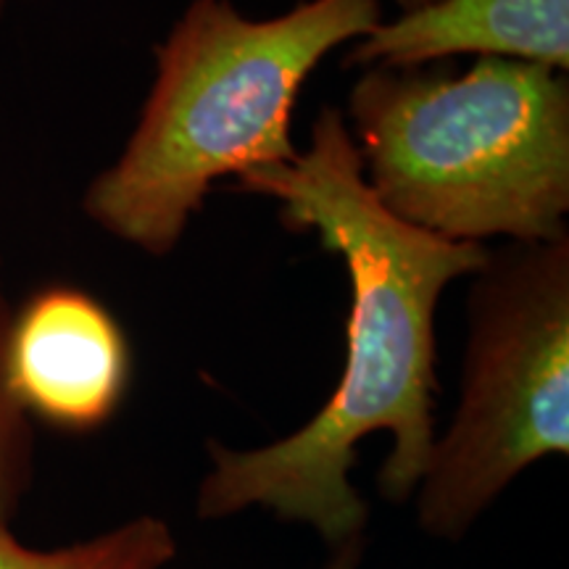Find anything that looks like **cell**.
Returning a JSON list of instances; mask_svg holds the SVG:
<instances>
[{
    "instance_id": "cell-1",
    "label": "cell",
    "mask_w": 569,
    "mask_h": 569,
    "mask_svg": "<svg viewBox=\"0 0 569 569\" xmlns=\"http://www.w3.org/2000/svg\"><path fill=\"white\" fill-rule=\"evenodd\" d=\"M234 188L274 198L288 230L317 232L325 251L343 259L351 280L346 365L325 407L290 436L248 451L211 440L196 515L267 509L338 549L365 540L369 507L351 482L361 440L393 436L377 478L386 501L407 503L417 493L438 438L440 296L448 282L482 272L490 251L419 230L377 201L346 117L332 106L319 111L309 151L246 172Z\"/></svg>"
},
{
    "instance_id": "cell-2",
    "label": "cell",
    "mask_w": 569,
    "mask_h": 569,
    "mask_svg": "<svg viewBox=\"0 0 569 569\" xmlns=\"http://www.w3.org/2000/svg\"><path fill=\"white\" fill-rule=\"evenodd\" d=\"M380 21V0H301L274 19H248L232 0H193L156 46L138 127L90 182L84 213L127 246L172 253L222 177L298 159V92L336 48Z\"/></svg>"
},
{
    "instance_id": "cell-3",
    "label": "cell",
    "mask_w": 569,
    "mask_h": 569,
    "mask_svg": "<svg viewBox=\"0 0 569 569\" xmlns=\"http://www.w3.org/2000/svg\"><path fill=\"white\" fill-rule=\"evenodd\" d=\"M348 122L377 201L459 243L567 234L569 80L509 59L446 69L367 67Z\"/></svg>"
},
{
    "instance_id": "cell-4",
    "label": "cell",
    "mask_w": 569,
    "mask_h": 569,
    "mask_svg": "<svg viewBox=\"0 0 569 569\" xmlns=\"http://www.w3.org/2000/svg\"><path fill=\"white\" fill-rule=\"evenodd\" d=\"M569 451V234L493 253L469 290L457 415L417 488L427 536L465 538L525 469Z\"/></svg>"
},
{
    "instance_id": "cell-5",
    "label": "cell",
    "mask_w": 569,
    "mask_h": 569,
    "mask_svg": "<svg viewBox=\"0 0 569 569\" xmlns=\"http://www.w3.org/2000/svg\"><path fill=\"white\" fill-rule=\"evenodd\" d=\"M132 353L122 325L74 284H46L13 315L6 380L27 417L92 432L122 407Z\"/></svg>"
},
{
    "instance_id": "cell-6",
    "label": "cell",
    "mask_w": 569,
    "mask_h": 569,
    "mask_svg": "<svg viewBox=\"0 0 569 569\" xmlns=\"http://www.w3.org/2000/svg\"><path fill=\"white\" fill-rule=\"evenodd\" d=\"M569 69V0H436L375 27L343 67L419 69L448 56Z\"/></svg>"
},
{
    "instance_id": "cell-7",
    "label": "cell",
    "mask_w": 569,
    "mask_h": 569,
    "mask_svg": "<svg viewBox=\"0 0 569 569\" xmlns=\"http://www.w3.org/2000/svg\"><path fill=\"white\" fill-rule=\"evenodd\" d=\"M177 549L172 528L151 515L61 549H30L0 528V569H167Z\"/></svg>"
},
{
    "instance_id": "cell-8",
    "label": "cell",
    "mask_w": 569,
    "mask_h": 569,
    "mask_svg": "<svg viewBox=\"0 0 569 569\" xmlns=\"http://www.w3.org/2000/svg\"><path fill=\"white\" fill-rule=\"evenodd\" d=\"M11 303L0 277V528H9L32 486L34 438L30 417L13 401L6 380V340L11 330Z\"/></svg>"
},
{
    "instance_id": "cell-9",
    "label": "cell",
    "mask_w": 569,
    "mask_h": 569,
    "mask_svg": "<svg viewBox=\"0 0 569 569\" xmlns=\"http://www.w3.org/2000/svg\"><path fill=\"white\" fill-rule=\"evenodd\" d=\"M361 553H365V540L338 546V549H332V557L325 569H356L361 565Z\"/></svg>"
},
{
    "instance_id": "cell-10",
    "label": "cell",
    "mask_w": 569,
    "mask_h": 569,
    "mask_svg": "<svg viewBox=\"0 0 569 569\" xmlns=\"http://www.w3.org/2000/svg\"><path fill=\"white\" fill-rule=\"evenodd\" d=\"M393 3L398 6V11H415V9H422V6L427 3H436V0H393Z\"/></svg>"
},
{
    "instance_id": "cell-11",
    "label": "cell",
    "mask_w": 569,
    "mask_h": 569,
    "mask_svg": "<svg viewBox=\"0 0 569 569\" xmlns=\"http://www.w3.org/2000/svg\"><path fill=\"white\" fill-rule=\"evenodd\" d=\"M6 3H9V0H0V17H3V11H6Z\"/></svg>"
}]
</instances>
